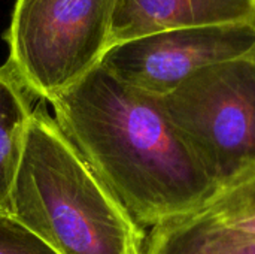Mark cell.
<instances>
[{"instance_id": "6da1fadb", "label": "cell", "mask_w": 255, "mask_h": 254, "mask_svg": "<svg viewBox=\"0 0 255 254\" xmlns=\"http://www.w3.org/2000/svg\"><path fill=\"white\" fill-rule=\"evenodd\" d=\"M51 105L63 135L142 231L190 214L214 192L161 99L103 66Z\"/></svg>"}, {"instance_id": "7a4b0ae2", "label": "cell", "mask_w": 255, "mask_h": 254, "mask_svg": "<svg viewBox=\"0 0 255 254\" xmlns=\"http://www.w3.org/2000/svg\"><path fill=\"white\" fill-rule=\"evenodd\" d=\"M10 214L57 254H143L146 232L42 105L30 121Z\"/></svg>"}, {"instance_id": "3957f363", "label": "cell", "mask_w": 255, "mask_h": 254, "mask_svg": "<svg viewBox=\"0 0 255 254\" xmlns=\"http://www.w3.org/2000/svg\"><path fill=\"white\" fill-rule=\"evenodd\" d=\"M114 9L115 0H15L6 63L36 99L51 103L100 66Z\"/></svg>"}, {"instance_id": "277c9868", "label": "cell", "mask_w": 255, "mask_h": 254, "mask_svg": "<svg viewBox=\"0 0 255 254\" xmlns=\"http://www.w3.org/2000/svg\"><path fill=\"white\" fill-rule=\"evenodd\" d=\"M160 99L215 186L255 163V51L197 72Z\"/></svg>"}, {"instance_id": "5b68a950", "label": "cell", "mask_w": 255, "mask_h": 254, "mask_svg": "<svg viewBox=\"0 0 255 254\" xmlns=\"http://www.w3.org/2000/svg\"><path fill=\"white\" fill-rule=\"evenodd\" d=\"M255 51V24L178 28L112 45L100 66L127 85L166 97L197 72Z\"/></svg>"}, {"instance_id": "8992f818", "label": "cell", "mask_w": 255, "mask_h": 254, "mask_svg": "<svg viewBox=\"0 0 255 254\" xmlns=\"http://www.w3.org/2000/svg\"><path fill=\"white\" fill-rule=\"evenodd\" d=\"M255 241V163L215 186L190 214L151 229L143 252L187 254Z\"/></svg>"}, {"instance_id": "52a82bcc", "label": "cell", "mask_w": 255, "mask_h": 254, "mask_svg": "<svg viewBox=\"0 0 255 254\" xmlns=\"http://www.w3.org/2000/svg\"><path fill=\"white\" fill-rule=\"evenodd\" d=\"M255 24V0H115L111 46L154 33Z\"/></svg>"}, {"instance_id": "ba28073f", "label": "cell", "mask_w": 255, "mask_h": 254, "mask_svg": "<svg viewBox=\"0 0 255 254\" xmlns=\"http://www.w3.org/2000/svg\"><path fill=\"white\" fill-rule=\"evenodd\" d=\"M33 94L13 69L0 66V213L10 214V198L34 114Z\"/></svg>"}, {"instance_id": "9c48e42d", "label": "cell", "mask_w": 255, "mask_h": 254, "mask_svg": "<svg viewBox=\"0 0 255 254\" xmlns=\"http://www.w3.org/2000/svg\"><path fill=\"white\" fill-rule=\"evenodd\" d=\"M0 254H57L12 214L0 213Z\"/></svg>"}, {"instance_id": "30bf717a", "label": "cell", "mask_w": 255, "mask_h": 254, "mask_svg": "<svg viewBox=\"0 0 255 254\" xmlns=\"http://www.w3.org/2000/svg\"><path fill=\"white\" fill-rule=\"evenodd\" d=\"M143 254H161L151 253V252H143ZM187 254H255V241L247 243V244H236V246H227L221 249H214V250H205V252H197V253Z\"/></svg>"}]
</instances>
